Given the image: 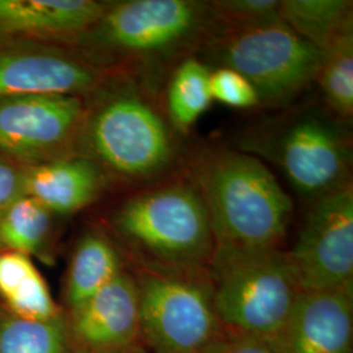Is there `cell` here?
<instances>
[{"label": "cell", "instance_id": "1", "mask_svg": "<svg viewBox=\"0 0 353 353\" xmlns=\"http://www.w3.org/2000/svg\"><path fill=\"white\" fill-rule=\"evenodd\" d=\"M87 99L76 154L93 161L106 179L139 190L183 170L189 152L160 92L134 76L109 72Z\"/></svg>", "mask_w": 353, "mask_h": 353}, {"label": "cell", "instance_id": "2", "mask_svg": "<svg viewBox=\"0 0 353 353\" xmlns=\"http://www.w3.org/2000/svg\"><path fill=\"white\" fill-rule=\"evenodd\" d=\"M220 33L208 0L108 1L70 46L102 71L134 76L163 94L176 64L198 57Z\"/></svg>", "mask_w": 353, "mask_h": 353}, {"label": "cell", "instance_id": "3", "mask_svg": "<svg viewBox=\"0 0 353 353\" xmlns=\"http://www.w3.org/2000/svg\"><path fill=\"white\" fill-rule=\"evenodd\" d=\"M183 172L202 196L216 246L283 249L293 202L262 160L211 145L189 152Z\"/></svg>", "mask_w": 353, "mask_h": 353}, {"label": "cell", "instance_id": "4", "mask_svg": "<svg viewBox=\"0 0 353 353\" xmlns=\"http://www.w3.org/2000/svg\"><path fill=\"white\" fill-rule=\"evenodd\" d=\"M236 148L275 165L307 204L352 183L351 123L321 100L294 102L245 128Z\"/></svg>", "mask_w": 353, "mask_h": 353}, {"label": "cell", "instance_id": "5", "mask_svg": "<svg viewBox=\"0 0 353 353\" xmlns=\"http://www.w3.org/2000/svg\"><path fill=\"white\" fill-rule=\"evenodd\" d=\"M132 265L208 267L214 236L196 186L182 170L151 186L135 190L110 217Z\"/></svg>", "mask_w": 353, "mask_h": 353}, {"label": "cell", "instance_id": "6", "mask_svg": "<svg viewBox=\"0 0 353 353\" xmlns=\"http://www.w3.org/2000/svg\"><path fill=\"white\" fill-rule=\"evenodd\" d=\"M147 353H220L230 339L214 303L208 267L132 265Z\"/></svg>", "mask_w": 353, "mask_h": 353}, {"label": "cell", "instance_id": "7", "mask_svg": "<svg viewBox=\"0 0 353 353\" xmlns=\"http://www.w3.org/2000/svg\"><path fill=\"white\" fill-rule=\"evenodd\" d=\"M208 272L216 313L230 338H274L301 293L284 249L214 246Z\"/></svg>", "mask_w": 353, "mask_h": 353}, {"label": "cell", "instance_id": "8", "mask_svg": "<svg viewBox=\"0 0 353 353\" xmlns=\"http://www.w3.org/2000/svg\"><path fill=\"white\" fill-rule=\"evenodd\" d=\"M198 58L211 70L225 67L237 71L252 84L258 108L280 110L316 84L323 51L281 21L220 33Z\"/></svg>", "mask_w": 353, "mask_h": 353}, {"label": "cell", "instance_id": "9", "mask_svg": "<svg viewBox=\"0 0 353 353\" xmlns=\"http://www.w3.org/2000/svg\"><path fill=\"white\" fill-rule=\"evenodd\" d=\"M301 292L353 284V185L309 203L297 240L284 250Z\"/></svg>", "mask_w": 353, "mask_h": 353}, {"label": "cell", "instance_id": "10", "mask_svg": "<svg viewBox=\"0 0 353 353\" xmlns=\"http://www.w3.org/2000/svg\"><path fill=\"white\" fill-rule=\"evenodd\" d=\"M84 97L21 94L0 99V152L23 161H50L75 148Z\"/></svg>", "mask_w": 353, "mask_h": 353}, {"label": "cell", "instance_id": "11", "mask_svg": "<svg viewBox=\"0 0 353 353\" xmlns=\"http://www.w3.org/2000/svg\"><path fill=\"white\" fill-rule=\"evenodd\" d=\"M108 74L71 48L24 41L0 45V99L21 94L85 99Z\"/></svg>", "mask_w": 353, "mask_h": 353}, {"label": "cell", "instance_id": "12", "mask_svg": "<svg viewBox=\"0 0 353 353\" xmlns=\"http://www.w3.org/2000/svg\"><path fill=\"white\" fill-rule=\"evenodd\" d=\"M272 341L278 353H353V284L301 292Z\"/></svg>", "mask_w": 353, "mask_h": 353}, {"label": "cell", "instance_id": "13", "mask_svg": "<svg viewBox=\"0 0 353 353\" xmlns=\"http://www.w3.org/2000/svg\"><path fill=\"white\" fill-rule=\"evenodd\" d=\"M84 353H108L140 344L139 288L130 268L75 310L65 313Z\"/></svg>", "mask_w": 353, "mask_h": 353}, {"label": "cell", "instance_id": "14", "mask_svg": "<svg viewBox=\"0 0 353 353\" xmlns=\"http://www.w3.org/2000/svg\"><path fill=\"white\" fill-rule=\"evenodd\" d=\"M108 1L0 0V36L52 38L68 45L94 26Z\"/></svg>", "mask_w": 353, "mask_h": 353}, {"label": "cell", "instance_id": "15", "mask_svg": "<svg viewBox=\"0 0 353 353\" xmlns=\"http://www.w3.org/2000/svg\"><path fill=\"white\" fill-rule=\"evenodd\" d=\"M106 183L101 169L87 157L70 154L39 163L24 173V195L51 214H71L94 202Z\"/></svg>", "mask_w": 353, "mask_h": 353}, {"label": "cell", "instance_id": "16", "mask_svg": "<svg viewBox=\"0 0 353 353\" xmlns=\"http://www.w3.org/2000/svg\"><path fill=\"white\" fill-rule=\"evenodd\" d=\"M127 265L109 236L99 230L85 233L72 252L65 276V313L72 312L103 288Z\"/></svg>", "mask_w": 353, "mask_h": 353}, {"label": "cell", "instance_id": "17", "mask_svg": "<svg viewBox=\"0 0 353 353\" xmlns=\"http://www.w3.org/2000/svg\"><path fill=\"white\" fill-rule=\"evenodd\" d=\"M211 68L198 57H190L176 64L163 89L165 114L181 135L190 130L205 113L211 103Z\"/></svg>", "mask_w": 353, "mask_h": 353}, {"label": "cell", "instance_id": "18", "mask_svg": "<svg viewBox=\"0 0 353 353\" xmlns=\"http://www.w3.org/2000/svg\"><path fill=\"white\" fill-rule=\"evenodd\" d=\"M280 19L296 34L323 51L353 33V1L280 0Z\"/></svg>", "mask_w": 353, "mask_h": 353}, {"label": "cell", "instance_id": "19", "mask_svg": "<svg viewBox=\"0 0 353 353\" xmlns=\"http://www.w3.org/2000/svg\"><path fill=\"white\" fill-rule=\"evenodd\" d=\"M0 353H84L65 312L50 319H26L0 309Z\"/></svg>", "mask_w": 353, "mask_h": 353}, {"label": "cell", "instance_id": "20", "mask_svg": "<svg viewBox=\"0 0 353 353\" xmlns=\"http://www.w3.org/2000/svg\"><path fill=\"white\" fill-rule=\"evenodd\" d=\"M51 214L39 203L23 195L7 210L0 221V246L26 256L49 261Z\"/></svg>", "mask_w": 353, "mask_h": 353}, {"label": "cell", "instance_id": "21", "mask_svg": "<svg viewBox=\"0 0 353 353\" xmlns=\"http://www.w3.org/2000/svg\"><path fill=\"white\" fill-rule=\"evenodd\" d=\"M316 84L321 101L339 119L352 123L353 33L335 41L323 50Z\"/></svg>", "mask_w": 353, "mask_h": 353}, {"label": "cell", "instance_id": "22", "mask_svg": "<svg viewBox=\"0 0 353 353\" xmlns=\"http://www.w3.org/2000/svg\"><path fill=\"white\" fill-rule=\"evenodd\" d=\"M208 6L221 33L281 23L280 0H208Z\"/></svg>", "mask_w": 353, "mask_h": 353}, {"label": "cell", "instance_id": "23", "mask_svg": "<svg viewBox=\"0 0 353 353\" xmlns=\"http://www.w3.org/2000/svg\"><path fill=\"white\" fill-rule=\"evenodd\" d=\"M210 90L212 101L236 109L258 108V97L252 84L234 70L225 67L212 68Z\"/></svg>", "mask_w": 353, "mask_h": 353}, {"label": "cell", "instance_id": "24", "mask_svg": "<svg viewBox=\"0 0 353 353\" xmlns=\"http://www.w3.org/2000/svg\"><path fill=\"white\" fill-rule=\"evenodd\" d=\"M24 173L8 159L0 157V221L13 203L24 195Z\"/></svg>", "mask_w": 353, "mask_h": 353}, {"label": "cell", "instance_id": "25", "mask_svg": "<svg viewBox=\"0 0 353 353\" xmlns=\"http://www.w3.org/2000/svg\"><path fill=\"white\" fill-rule=\"evenodd\" d=\"M220 353H278L272 338L234 336Z\"/></svg>", "mask_w": 353, "mask_h": 353}, {"label": "cell", "instance_id": "26", "mask_svg": "<svg viewBox=\"0 0 353 353\" xmlns=\"http://www.w3.org/2000/svg\"><path fill=\"white\" fill-rule=\"evenodd\" d=\"M108 353H147V351L144 350V347L141 344H135V345L127 347V348H123V350H118V351Z\"/></svg>", "mask_w": 353, "mask_h": 353}]
</instances>
